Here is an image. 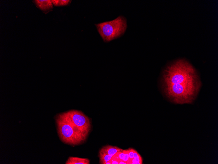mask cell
<instances>
[{
    "label": "cell",
    "instance_id": "6da1fadb",
    "mask_svg": "<svg viewBox=\"0 0 218 164\" xmlns=\"http://www.w3.org/2000/svg\"><path fill=\"white\" fill-rule=\"evenodd\" d=\"M162 83L165 95L170 101L180 104L192 103L202 84L196 70L184 59L167 66L163 72Z\"/></svg>",
    "mask_w": 218,
    "mask_h": 164
},
{
    "label": "cell",
    "instance_id": "7a4b0ae2",
    "mask_svg": "<svg viewBox=\"0 0 218 164\" xmlns=\"http://www.w3.org/2000/svg\"><path fill=\"white\" fill-rule=\"evenodd\" d=\"M58 135L63 143L72 146L79 145L86 139L67 118L63 113L56 117Z\"/></svg>",
    "mask_w": 218,
    "mask_h": 164
},
{
    "label": "cell",
    "instance_id": "3957f363",
    "mask_svg": "<svg viewBox=\"0 0 218 164\" xmlns=\"http://www.w3.org/2000/svg\"><path fill=\"white\" fill-rule=\"evenodd\" d=\"M96 25L100 35L105 42L120 37L124 34L127 27L126 20L122 16Z\"/></svg>",
    "mask_w": 218,
    "mask_h": 164
},
{
    "label": "cell",
    "instance_id": "277c9868",
    "mask_svg": "<svg viewBox=\"0 0 218 164\" xmlns=\"http://www.w3.org/2000/svg\"><path fill=\"white\" fill-rule=\"evenodd\" d=\"M72 124L86 139L91 130L90 119L80 111L72 110L63 113Z\"/></svg>",
    "mask_w": 218,
    "mask_h": 164
},
{
    "label": "cell",
    "instance_id": "5b68a950",
    "mask_svg": "<svg viewBox=\"0 0 218 164\" xmlns=\"http://www.w3.org/2000/svg\"><path fill=\"white\" fill-rule=\"evenodd\" d=\"M33 2L36 6L46 14L53 9L52 1L51 0H35Z\"/></svg>",
    "mask_w": 218,
    "mask_h": 164
},
{
    "label": "cell",
    "instance_id": "8992f818",
    "mask_svg": "<svg viewBox=\"0 0 218 164\" xmlns=\"http://www.w3.org/2000/svg\"><path fill=\"white\" fill-rule=\"evenodd\" d=\"M122 150V149L116 146H107L103 147L100 150V151L113 156L117 152L121 151Z\"/></svg>",
    "mask_w": 218,
    "mask_h": 164
},
{
    "label": "cell",
    "instance_id": "52a82bcc",
    "mask_svg": "<svg viewBox=\"0 0 218 164\" xmlns=\"http://www.w3.org/2000/svg\"><path fill=\"white\" fill-rule=\"evenodd\" d=\"M90 161L87 158L70 157L67 161L66 164H89Z\"/></svg>",
    "mask_w": 218,
    "mask_h": 164
},
{
    "label": "cell",
    "instance_id": "ba28073f",
    "mask_svg": "<svg viewBox=\"0 0 218 164\" xmlns=\"http://www.w3.org/2000/svg\"><path fill=\"white\" fill-rule=\"evenodd\" d=\"M112 157L111 156L100 151L99 152L100 163L101 164H106V163L111 160Z\"/></svg>",
    "mask_w": 218,
    "mask_h": 164
},
{
    "label": "cell",
    "instance_id": "9c48e42d",
    "mask_svg": "<svg viewBox=\"0 0 218 164\" xmlns=\"http://www.w3.org/2000/svg\"><path fill=\"white\" fill-rule=\"evenodd\" d=\"M71 1H56V0H53L52 1L53 4L55 6L60 7L68 6L71 4Z\"/></svg>",
    "mask_w": 218,
    "mask_h": 164
},
{
    "label": "cell",
    "instance_id": "30bf717a",
    "mask_svg": "<svg viewBox=\"0 0 218 164\" xmlns=\"http://www.w3.org/2000/svg\"><path fill=\"white\" fill-rule=\"evenodd\" d=\"M124 150H122L121 151L117 152L113 156L118 158L119 160H122L123 158H124Z\"/></svg>",
    "mask_w": 218,
    "mask_h": 164
},
{
    "label": "cell",
    "instance_id": "8fae6325",
    "mask_svg": "<svg viewBox=\"0 0 218 164\" xmlns=\"http://www.w3.org/2000/svg\"><path fill=\"white\" fill-rule=\"evenodd\" d=\"M124 156L122 160L127 164L128 161L129 159V154H128L129 153V150L128 149L124 150Z\"/></svg>",
    "mask_w": 218,
    "mask_h": 164
},
{
    "label": "cell",
    "instance_id": "7c38bea8",
    "mask_svg": "<svg viewBox=\"0 0 218 164\" xmlns=\"http://www.w3.org/2000/svg\"><path fill=\"white\" fill-rule=\"evenodd\" d=\"M120 160L118 158L113 156L110 161L111 164H119Z\"/></svg>",
    "mask_w": 218,
    "mask_h": 164
},
{
    "label": "cell",
    "instance_id": "4fadbf2b",
    "mask_svg": "<svg viewBox=\"0 0 218 164\" xmlns=\"http://www.w3.org/2000/svg\"><path fill=\"white\" fill-rule=\"evenodd\" d=\"M129 150V156L130 159H132L134 158V149L133 148H129L128 149Z\"/></svg>",
    "mask_w": 218,
    "mask_h": 164
},
{
    "label": "cell",
    "instance_id": "5bb4252c",
    "mask_svg": "<svg viewBox=\"0 0 218 164\" xmlns=\"http://www.w3.org/2000/svg\"><path fill=\"white\" fill-rule=\"evenodd\" d=\"M135 159L136 162L138 163V164H143V159H142L141 155L138 157L135 158Z\"/></svg>",
    "mask_w": 218,
    "mask_h": 164
},
{
    "label": "cell",
    "instance_id": "9a60e30c",
    "mask_svg": "<svg viewBox=\"0 0 218 164\" xmlns=\"http://www.w3.org/2000/svg\"><path fill=\"white\" fill-rule=\"evenodd\" d=\"M140 156L139 153L136 151V150L134 149V158H136Z\"/></svg>",
    "mask_w": 218,
    "mask_h": 164
},
{
    "label": "cell",
    "instance_id": "2e32d148",
    "mask_svg": "<svg viewBox=\"0 0 218 164\" xmlns=\"http://www.w3.org/2000/svg\"><path fill=\"white\" fill-rule=\"evenodd\" d=\"M119 164H127L126 163L124 162L122 160H120Z\"/></svg>",
    "mask_w": 218,
    "mask_h": 164
}]
</instances>
